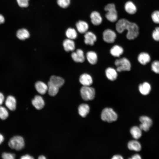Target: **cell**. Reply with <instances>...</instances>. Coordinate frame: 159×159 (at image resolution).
<instances>
[{
  "label": "cell",
  "instance_id": "41",
  "mask_svg": "<svg viewBox=\"0 0 159 159\" xmlns=\"http://www.w3.org/2000/svg\"><path fill=\"white\" fill-rule=\"evenodd\" d=\"M141 157L138 154H136L133 156H132V159H141Z\"/></svg>",
  "mask_w": 159,
  "mask_h": 159
},
{
  "label": "cell",
  "instance_id": "11",
  "mask_svg": "<svg viewBox=\"0 0 159 159\" xmlns=\"http://www.w3.org/2000/svg\"><path fill=\"white\" fill-rule=\"evenodd\" d=\"M71 57L73 60L76 62L82 63L85 60L84 53L80 49H78L76 52H73L71 54Z\"/></svg>",
  "mask_w": 159,
  "mask_h": 159
},
{
  "label": "cell",
  "instance_id": "2",
  "mask_svg": "<svg viewBox=\"0 0 159 159\" xmlns=\"http://www.w3.org/2000/svg\"><path fill=\"white\" fill-rule=\"evenodd\" d=\"M105 10L107 12L105 16L106 18L110 21L114 22L118 19V14L115 5L113 3H109L105 6Z\"/></svg>",
  "mask_w": 159,
  "mask_h": 159
},
{
  "label": "cell",
  "instance_id": "37",
  "mask_svg": "<svg viewBox=\"0 0 159 159\" xmlns=\"http://www.w3.org/2000/svg\"><path fill=\"white\" fill-rule=\"evenodd\" d=\"M29 0H16L18 5L21 7H26L29 5Z\"/></svg>",
  "mask_w": 159,
  "mask_h": 159
},
{
  "label": "cell",
  "instance_id": "13",
  "mask_svg": "<svg viewBox=\"0 0 159 159\" xmlns=\"http://www.w3.org/2000/svg\"><path fill=\"white\" fill-rule=\"evenodd\" d=\"M5 105L6 107L10 110L13 111L16 110V101L15 98L13 96H8L5 100Z\"/></svg>",
  "mask_w": 159,
  "mask_h": 159
},
{
  "label": "cell",
  "instance_id": "20",
  "mask_svg": "<svg viewBox=\"0 0 159 159\" xmlns=\"http://www.w3.org/2000/svg\"><path fill=\"white\" fill-rule=\"evenodd\" d=\"M151 87L150 84L147 82H144L140 84L139 86V90L143 95H147L150 91Z\"/></svg>",
  "mask_w": 159,
  "mask_h": 159
},
{
  "label": "cell",
  "instance_id": "19",
  "mask_svg": "<svg viewBox=\"0 0 159 159\" xmlns=\"http://www.w3.org/2000/svg\"><path fill=\"white\" fill-rule=\"evenodd\" d=\"M125 11L128 14H133L137 11V8L135 4L131 1L126 2L124 5Z\"/></svg>",
  "mask_w": 159,
  "mask_h": 159
},
{
  "label": "cell",
  "instance_id": "27",
  "mask_svg": "<svg viewBox=\"0 0 159 159\" xmlns=\"http://www.w3.org/2000/svg\"><path fill=\"white\" fill-rule=\"evenodd\" d=\"M47 85V91L49 94L52 96L56 95L59 91V87L52 83L49 81L48 82Z\"/></svg>",
  "mask_w": 159,
  "mask_h": 159
},
{
  "label": "cell",
  "instance_id": "42",
  "mask_svg": "<svg viewBox=\"0 0 159 159\" xmlns=\"http://www.w3.org/2000/svg\"><path fill=\"white\" fill-rule=\"evenodd\" d=\"M5 21L4 17L0 14V24L3 23Z\"/></svg>",
  "mask_w": 159,
  "mask_h": 159
},
{
  "label": "cell",
  "instance_id": "40",
  "mask_svg": "<svg viewBox=\"0 0 159 159\" xmlns=\"http://www.w3.org/2000/svg\"><path fill=\"white\" fill-rule=\"evenodd\" d=\"M123 158L120 155H114L112 158V159H122Z\"/></svg>",
  "mask_w": 159,
  "mask_h": 159
},
{
  "label": "cell",
  "instance_id": "28",
  "mask_svg": "<svg viewBox=\"0 0 159 159\" xmlns=\"http://www.w3.org/2000/svg\"><path fill=\"white\" fill-rule=\"evenodd\" d=\"M16 35L19 39L24 40L29 37L30 34L29 31L26 29H21L17 31Z\"/></svg>",
  "mask_w": 159,
  "mask_h": 159
},
{
  "label": "cell",
  "instance_id": "31",
  "mask_svg": "<svg viewBox=\"0 0 159 159\" xmlns=\"http://www.w3.org/2000/svg\"><path fill=\"white\" fill-rule=\"evenodd\" d=\"M9 113L7 109L4 107L0 106V119L4 120L9 116Z\"/></svg>",
  "mask_w": 159,
  "mask_h": 159
},
{
  "label": "cell",
  "instance_id": "1",
  "mask_svg": "<svg viewBox=\"0 0 159 159\" xmlns=\"http://www.w3.org/2000/svg\"><path fill=\"white\" fill-rule=\"evenodd\" d=\"M115 29L120 34L127 30L126 37L130 40L137 38L139 34V28L137 24L125 19H121L117 21L115 25Z\"/></svg>",
  "mask_w": 159,
  "mask_h": 159
},
{
  "label": "cell",
  "instance_id": "38",
  "mask_svg": "<svg viewBox=\"0 0 159 159\" xmlns=\"http://www.w3.org/2000/svg\"><path fill=\"white\" fill-rule=\"evenodd\" d=\"M21 159H33L34 158L31 156L26 154L21 156L20 158Z\"/></svg>",
  "mask_w": 159,
  "mask_h": 159
},
{
  "label": "cell",
  "instance_id": "12",
  "mask_svg": "<svg viewBox=\"0 0 159 159\" xmlns=\"http://www.w3.org/2000/svg\"><path fill=\"white\" fill-rule=\"evenodd\" d=\"M79 81L83 86H90L93 83V80L91 76L86 73L80 75Z\"/></svg>",
  "mask_w": 159,
  "mask_h": 159
},
{
  "label": "cell",
  "instance_id": "36",
  "mask_svg": "<svg viewBox=\"0 0 159 159\" xmlns=\"http://www.w3.org/2000/svg\"><path fill=\"white\" fill-rule=\"evenodd\" d=\"M152 37L155 41H159V27H156L152 33Z\"/></svg>",
  "mask_w": 159,
  "mask_h": 159
},
{
  "label": "cell",
  "instance_id": "44",
  "mask_svg": "<svg viewBox=\"0 0 159 159\" xmlns=\"http://www.w3.org/2000/svg\"><path fill=\"white\" fill-rule=\"evenodd\" d=\"M38 158L39 159H46V158L44 155H41L39 156Z\"/></svg>",
  "mask_w": 159,
  "mask_h": 159
},
{
  "label": "cell",
  "instance_id": "21",
  "mask_svg": "<svg viewBox=\"0 0 159 159\" xmlns=\"http://www.w3.org/2000/svg\"><path fill=\"white\" fill-rule=\"evenodd\" d=\"M123 48L118 45L114 46L110 50V53L115 57H119L123 52Z\"/></svg>",
  "mask_w": 159,
  "mask_h": 159
},
{
  "label": "cell",
  "instance_id": "29",
  "mask_svg": "<svg viewBox=\"0 0 159 159\" xmlns=\"http://www.w3.org/2000/svg\"><path fill=\"white\" fill-rule=\"evenodd\" d=\"M142 130L139 127L134 126L130 130V133L132 137L136 139L140 138L142 136Z\"/></svg>",
  "mask_w": 159,
  "mask_h": 159
},
{
  "label": "cell",
  "instance_id": "5",
  "mask_svg": "<svg viewBox=\"0 0 159 159\" xmlns=\"http://www.w3.org/2000/svg\"><path fill=\"white\" fill-rule=\"evenodd\" d=\"M115 64L117 67V70L118 72L129 71L130 70V63L129 60L126 58L123 57L116 59L115 62Z\"/></svg>",
  "mask_w": 159,
  "mask_h": 159
},
{
  "label": "cell",
  "instance_id": "25",
  "mask_svg": "<svg viewBox=\"0 0 159 159\" xmlns=\"http://www.w3.org/2000/svg\"><path fill=\"white\" fill-rule=\"evenodd\" d=\"M127 146L128 148L130 150L136 151H140L141 148L140 143L135 140L130 141L128 143Z\"/></svg>",
  "mask_w": 159,
  "mask_h": 159
},
{
  "label": "cell",
  "instance_id": "22",
  "mask_svg": "<svg viewBox=\"0 0 159 159\" xmlns=\"http://www.w3.org/2000/svg\"><path fill=\"white\" fill-rule=\"evenodd\" d=\"M49 81L59 88L62 87L64 82V80L63 78L55 75L51 76L50 77Z\"/></svg>",
  "mask_w": 159,
  "mask_h": 159
},
{
  "label": "cell",
  "instance_id": "14",
  "mask_svg": "<svg viewBox=\"0 0 159 159\" xmlns=\"http://www.w3.org/2000/svg\"><path fill=\"white\" fill-rule=\"evenodd\" d=\"M32 103L34 106L38 110L42 109L45 105L44 99L41 96L39 95L35 96L34 99L32 100Z\"/></svg>",
  "mask_w": 159,
  "mask_h": 159
},
{
  "label": "cell",
  "instance_id": "32",
  "mask_svg": "<svg viewBox=\"0 0 159 159\" xmlns=\"http://www.w3.org/2000/svg\"><path fill=\"white\" fill-rule=\"evenodd\" d=\"M70 0H57V4L62 8H65L68 7L70 4Z\"/></svg>",
  "mask_w": 159,
  "mask_h": 159
},
{
  "label": "cell",
  "instance_id": "18",
  "mask_svg": "<svg viewBox=\"0 0 159 159\" xmlns=\"http://www.w3.org/2000/svg\"><path fill=\"white\" fill-rule=\"evenodd\" d=\"M117 70L112 67H108L105 71L106 77L109 80L114 81L117 78Z\"/></svg>",
  "mask_w": 159,
  "mask_h": 159
},
{
  "label": "cell",
  "instance_id": "3",
  "mask_svg": "<svg viewBox=\"0 0 159 159\" xmlns=\"http://www.w3.org/2000/svg\"><path fill=\"white\" fill-rule=\"evenodd\" d=\"M9 147L16 150H20L24 148L25 142L23 138L19 135L14 136L9 140L8 142Z\"/></svg>",
  "mask_w": 159,
  "mask_h": 159
},
{
  "label": "cell",
  "instance_id": "6",
  "mask_svg": "<svg viewBox=\"0 0 159 159\" xmlns=\"http://www.w3.org/2000/svg\"><path fill=\"white\" fill-rule=\"evenodd\" d=\"M81 96L86 101L92 100L95 96V91L94 88L90 86H83L80 90Z\"/></svg>",
  "mask_w": 159,
  "mask_h": 159
},
{
  "label": "cell",
  "instance_id": "17",
  "mask_svg": "<svg viewBox=\"0 0 159 159\" xmlns=\"http://www.w3.org/2000/svg\"><path fill=\"white\" fill-rule=\"evenodd\" d=\"M63 45L64 50L67 52L73 51L75 48V44L73 40L68 38L63 41Z\"/></svg>",
  "mask_w": 159,
  "mask_h": 159
},
{
  "label": "cell",
  "instance_id": "8",
  "mask_svg": "<svg viewBox=\"0 0 159 159\" xmlns=\"http://www.w3.org/2000/svg\"><path fill=\"white\" fill-rule=\"evenodd\" d=\"M139 120L141 122L139 127L142 130L145 132L148 131L152 125V120L149 117L143 116L140 117Z\"/></svg>",
  "mask_w": 159,
  "mask_h": 159
},
{
  "label": "cell",
  "instance_id": "30",
  "mask_svg": "<svg viewBox=\"0 0 159 159\" xmlns=\"http://www.w3.org/2000/svg\"><path fill=\"white\" fill-rule=\"evenodd\" d=\"M66 35L68 39H76L77 36L76 31L74 28H69L66 32Z\"/></svg>",
  "mask_w": 159,
  "mask_h": 159
},
{
  "label": "cell",
  "instance_id": "26",
  "mask_svg": "<svg viewBox=\"0 0 159 159\" xmlns=\"http://www.w3.org/2000/svg\"><path fill=\"white\" fill-rule=\"evenodd\" d=\"M139 62L143 65H145L148 63L150 60L149 55L145 52L140 53L138 57Z\"/></svg>",
  "mask_w": 159,
  "mask_h": 159
},
{
  "label": "cell",
  "instance_id": "34",
  "mask_svg": "<svg viewBox=\"0 0 159 159\" xmlns=\"http://www.w3.org/2000/svg\"><path fill=\"white\" fill-rule=\"evenodd\" d=\"M151 17L154 23L159 24V11H155L153 12L151 15Z\"/></svg>",
  "mask_w": 159,
  "mask_h": 159
},
{
  "label": "cell",
  "instance_id": "4",
  "mask_svg": "<svg viewBox=\"0 0 159 159\" xmlns=\"http://www.w3.org/2000/svg\"><path fill=\"white\" fill-rule=\"evenodd\" d=\"M117 118V114L110 108H105L103 110L101 114V119L108 122L116 121Z\"/></svg>",
  "mask_w": 159,
  "mask_h": 159
},
{
  "label": "cell",
  "instance_id": "24",
  "mask_svg": "<svg viewBox=\"0 0 159 159\" xmlns=\"http://www.w3.org/2000/svg\"><path fill=\"white\" fill-rule=\"evenodd\" d=\"M86 57L89 62L92 64H96L97 61V56L95 52L90 51L86 54Z\"/></svg>",
  "mask_w": 159,
  "mask_h": 159
},
{
  "label": "cell",
  "instance_id": "15",
  "mask_svg": "<svg viewBox=\"0 0 159 159\" xmlns=\"http://www.w3.org/2000/svg\"><path fill=\"white\" fill-rule=\"evenodd\" d=\"M78 31L81 34H85L89 29V24L87 22L83 20H79L76 24Z\"/></svg>",
  "mask_w": 159,
  "mask_h": 159
},
{
  "label": "cell",
  "instance_id": "7",
  "mask_svg": "<svg viewBox=\"0 0 159 159\" xmlns=\"http://www.w3.org/2000/svg\"><path fill=\"white\" fill-rule=\"evenodd\" d=\"M102 36L104 41L108 43H113L117 37L115 32L109 29H106L103 31Z\"/></svg>",
  "mask_w": 159,
  "mask_h": 159
},
{
  "label": "cell",
  "instance_id": "23",
  "mask_svg": "<svg viewBox=\"0 0 159 159\" xmlns=\"http://www.w3.org/2000/svg\"><path fill=\"white\" fill-rule=\"evenodd\" d=\"M90 109L88 105L86 104H82L78 107V112L81 116L85 117L89 113Z\"/></svg>",
  "mask_w": 159,
  "mask_h": 159
},
{
  "label": "cell",
  "instance_id": "9",
  "mask_svg": "<svg viewBox=\"0 0 159 159\" xmlns=\"http://www.w3.org/2000/svg\"><path fill=\"white\" fill-rule=\"evenodd\" d=\"M84 42L87 45H93L97 39L96 35L91 31H87L84 34Z\"/></svg>",
  "mask_w": 159,
  "mask_h": 159
},
{
  "label": "cell",
  "instance_id": "10",
  "mask_svg": "<svg viewBox=\"0 0 159 159\" xmlns=\"http://www.w3.org/2000/svg\"><path fill=\"white\" fill-rule=\"evenodd\" d=\"M90 17L92 23L95 26L99 25L102 22V17L99 12L97 11H94L92 12Z\"/></svg>",
  "mask_w": 159,
  "mask_h": 159
},
{
  "label": "cell",
  "instance_id": "39",
  "mask_svg": "<svg viewBox=\"0 0 159 159\" xmlns=\"http://www.w3.org/2000/svg\"><path fill=\"white\" fill-rule=\"evenodd\" d=\"M4 99V97L3 94L0 92V106L3 104Z\"/></svg>",
  "mask_w": 159,
  "mask_h": 159
},
{
  "label": "cell",
  "instance_id": "16",
  "mask_svg": "<svg viewBox=\"0 0 159 159\" xmlns=\"http://www.w3.org/2000/svg\"><path fill=\"white\" fill-rule=\"evenodd\" d=\"M35 87L37 91L42 95L45 94L48 90V85L43 82L38 81L36 82Z\"/></svg>",
  "mask_w": 159,
  "mask_h": 159
},
{
  "label": "cell",
  "instance_id": "43",
  "mask_svg": "<svg viewBox=\"0 0 159 159\" xmlns=\"http://www.w3.org/2000/svg\"><path fill=\"white\" fill-rule=\"evenodd\" d=\"M4 140V137L1 133H0V145L3 142Z\"/></svg>",
  "mask_w": 159,
  "mask_h": 159
},
{
  "label": "cell",
  "instance_id": "33",
  "mask_svg": "<svg viewBox=\"0 0 159 159\" xmlns=\"http://www.w3.org/2000/svg\"><path fill=\"white\" fill-rule=\"evenodd\" d=\"M151 69L155 73L159 74V61H154L151 64Z\"/></svg>",
  "mask_w": 159,
  "mask_h": 159
},
{
  "label": "cell",
  "instance_id": "35",
  "mask_svg": "<svg viewBox=\"0 0 159 159\" xmlns=\"http://www.w3.org/2000/svg\"><path fill=\"white\" fill-rule=\"evenodd\" d=\"M1 157L4 159H14L15 155L13 153L4 152L1 155Z\"/></svg>",
  "mask_w": 159,
  "mask_h": 159
}]
</instances>
